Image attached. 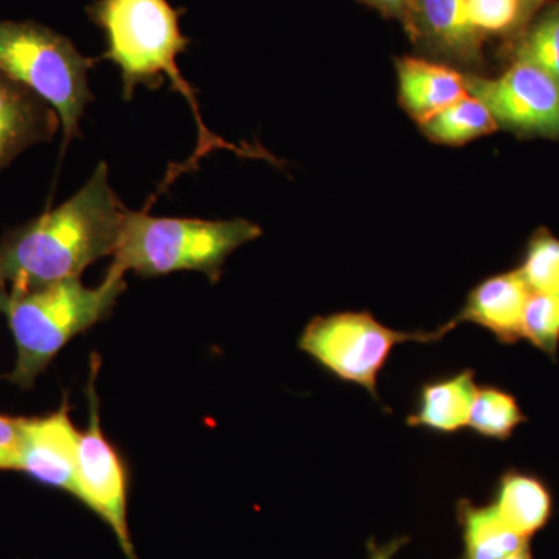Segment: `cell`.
<instances>
[{
    "instance_id": "cell-25",
    "label": "cell",
    "mask_w": 559,
    "mask_h": 559,
    "mask_svg": "<svg viewBox=\"0 0 559 559\" xmlns=\"http://www.w3.org/2000/svg\"><path fill=\"white\" fill-rule=\"evenodd\" d=\"M407 538H396L390 540L385 546H377V544H370L369 559H392L393 555L396 554L407 543Z\"/></svg>"
},
{
    "instance_id": "cell-11",
    "label": "cell",
    "mask_w": 559,
    "mask_h": 559,
    "mask_svg": "<svg viewBox=\"0 0 559 559\" xmlns=\"http://www.w3.org/2000/svg\"><path fill=\"white\" fill-rule=\"evenodd\" d=\"M530 294L520 271L492 275L469 290L457 314L440 326V337L460 323H473L489 331L502 344H516L524 337L522 320Z\"/></svg>"
},
{
    "instance_id": "cell-21",
    "label": "cell",
    "mask_w": 559,
    "mask_h": 559,
    "mask_svg": "<svg viewBox=\"0 0 559 559\" xmlns=\"http://www.w3.org/2000/svg\"><path fill=\"white\" fill-rule=\"evenodd\" d=\"M522 334L536 348L555 358L559 347V296L530 294Z\"/></svg>"
},
{
    "instance_id": "cell-6",
    "label": "cell",
    "mask_w": 559,
    "mask_h": 559,
    "mask_svg": "<svg viewBox=\"0 0 559 559\" xmlns=\"http://www.w3.org/2000/svg\"><path fill=\"white\" fill-rule=\"evenodd\" d=\"M439 331L389 329L367 311L334 312L319 316L305 326L299 340L301 352L341 381L364 388L378 396V377L390 353L404 342H436Z\"/></svg>"
},
{
    "instance_id": "cell-26",
    "label": "cell",
    "mask_w": 559,
    "mask_h": 559,
    "mask_svg": "<svg viewBox=\"0 0 559 559\" xmlns=\"http://www.w3.org/2000/svg\"><path fill=\"white\" fill-rule=\"evenodd\" d=\"M546 2L547 0H521L520 25H518V31H524L530 24V21L533 20V16L543 9Z\"/></svg>"
},
{
    "instance_id": "cell-27",
    "label": "cell",
    "mask_w": 559,
    "mask_h": 559,
    "mask_svg": "<svg viewBox=\"0 0 559 559\" xmlns=\"http://www.w3.org/2000/svg\"><path fill=\"white\" fill-rule=\"evenodd\" d=\"M506 559H533V558H532V555H530V550L527 547V549L518 551V554L511 555V557L506 558Z\"/></svg>"
},
{
    "instance_id": "cell-14",
    "label": "cell",
    "mask_w": 559,
    "mask_h": 559,
    "mask_svg": "<svg viewBox=\"0 0 559 559\" xmlns=\"http://www.w3.org/2000/svg\"><path fill=\"white\" fill-rule=\"evenodd\" d=\"M474 377L473 370H463L443 380L423 384L417 409L407 417V425L439 433H454L468 428L471 409L479 389Z\"/></svg>"
},
{
    "instance_id": "cell-16",
    "label": "cell",
    "mask_w": 559,
    "mask_h": 559,
    "mask_svg": "<svg viewBox=\"0 0 559 559\" xmlns=\"http://www.w3.org/2000/svg\"><path fill=\"white\" fill-rule=\"evenodd\" d=\"M459 524L463 535L462 559H506L527 549L528 539L513 532L492 509L460 500Z\"/></svg>"
},
{
    "instance_id": "cell-8",
    "label": "cell",
    "mask_w": 559,
    "mask_h": 559,
    "mask_svg": "<svg viewBox=\"0 0 559 559\" xmlns=\"http://www.w3.org/2000/svg\"><path fill=\"white\" fill-rule=\"evenodd\" d=\"M100 362L92 360L87 399H90V428L80 432L76 499L86 503L112 528L127 559H138L131 543L127 520V471L119 452L109 443L102 429L100 400L95 392Z\"/></svg>"
},
{
    "instance_id": "cell-19",
    "label": "cell",
    "mask_w": 559,
    "mask_h": 559,
    "mask_svg": "<svg viewBox=\"0 0 559 559\" xmlns=\"http://www.w3.org/2000/svg\"><path fill=\"white\" fill-rule=\"evenodd\" d=\"M514 57L543 69L559 83V2L524 28Z\"/></svg>"
},
{
    "instance_id": "cell-17",
    "label": "cell",
    "mask_w": 559,
    "mask_h": 559,
    "mask_svg": "<svg viewBox=\"0 0 559 559\" xmlns=\"http://www.w3.org/2000/svg\"><path fill=\"white\" fill-rule=\"evenodd\" d=\"M419 128L423 135L437 145L463 146L498 131L499 124L487 106L468 94Z\"/></svg>"
},
{
    "instance_id": "cell-20",
    "label": "cell",
    "mask_w": 559,
    "mask_h": 559,
    "mask_svg": "<svg viewBox=\"0 0 559 559\" xmlns=\"http://www.w3.org/2000/svg\"><path fill=\"white\" fill-rule=\"evenodd\" d=\"M530 293L559 296V240L547 229L530 238L520 270Z\"/></svg>"
},
{
    "instance_id": "cell-1",
    "label": "cell",
    "mask_w": 559,
    "mask_h": 559,
    "mask_svg": "<svg viewBox=\"0 0 559 559\" xmlns=\"http://www.w3.org/2000/svg\"><path fill=\"white\" fill-rule=\"evenodd\" d=\"M127 207L109 183L106 162L60 207L10 230L0 241V289L25 290L80 277L114 257Z\"/></svg>"
},
{
    "instance_id": "cell-3",
    "label": "cell",
    "mask_w": 559,
    "mask_h": 559,
    "mask_svg": "<svg viewBox=\"0 0 559 559\" xmlns=\"http://www.w3.org/2000/svg\"><path fill=\"white\" fill-rule=\"evenodd\" d=\"M124 289V272L114 266L97 288L75 277L33 289H0V312L17 352L10 382L31 389L73 337L109 318Z\"/></svg>"
},
{
    "instance_id": "cell-10",
    "label": "cell",
    "mask_w": 559,
    "mask_h": 559,
    "mask_svg": "<svg viewBox=\"0 0 559 559\" xmlns=\"http://www.w3.org/2000/svg\"><path fill=\"white\" fill-rule=\"evenodd\" d=\"M407 32L441 60L474 68L484 38L471 20L468 0H412Z\"/></svg>"
},
{
    "instance_id": "cell-22",
    "label": "cell",
    "mask_w": 559,
    "mask_h": 559,
    "mask_svg": "<svg viewBox=\"0 0 559 559\" xmlns=\"http://www.w3.org/2000/svg\"><path fill=\"white\" fill-rule=\"evenodd\" d=\"M468 7L481 38L518 31L521 0H468Z\"/></svg>"
},
{
    "instance_id": "cell-9",
    "label": "cell",
    "mask_w": 559,
    "mask_h": 559,
    "mask_svg": "<svg viewBox=\"0 0 559 559\" xmlns=\"http://www.w3.org/2000/svg\"><path fill=\"white\" fill-rule=\"evenodd\" d=\"M79 443L80 432L69 417L66 403L46 417L24 418L20 471L76 498Z\"/></svg>"
},
{
    "instance_id": "cell-15",
    "label": "cell",
    "mask_w": 559,
    "mask_h": 559,
    "mask_svg": "<svg viewBox=\"0 0 559 559\" xmlns=\"http://www.w3.org/2000/svg\"><path fill=\"white\" fill-rule=\"evenodd\" d=\"M491 506L500 520L525 539L546 527L554 509L549 488L538 477L520 471L500 477Z\"/></svg>"
},
{
    "instance_id": "cell-4",
    "label": "cell",
    "mask_w": 559,
    "mask_h": 559,
    "mask_svg": "<svg viewBox=\"0 0 559 559\" xmlns=\"http://www.w3.org/2000/svg\"><path fill=\"white\" fill-rule=\"evenodd\" d=\"M261 234L260 226L242 218H156L128 209L112 266L146 278L194 271L216 283L230 253Z\"/></svg>"
},
{
    "instance_id": "cell-2",
    "label": "cell",
    "mask_w": 559,
    "mask_h": 559,
    "mask_svg": "<svg viewBox=\"0 0 559 559\" xmlns=\"http://www.w3.org/2000/svg\"><path fill=\"white\" fill-rule=\"evenodd\" d=\"M86 11L90 20L105 35L103 58L120 69L124 100L130 102L139 86L160 90L165 79H168L171 90L182 95L193 112L198 124L197 151L182 165H175L167 173L159 193L170 187L178 176L198 170L202 157L215 150H229L241 157L278 164L270 151L259 145H234L205 127L197 92L183 79L176 61L178 55L189 50L191 43L180 31L182 9H175L168 0H95Z\"/></svg>"
},
{
    "instance_id": "cell-24",
    "label": "cell",
    "mask_w": 559,
    "mask_h": 559,
    "mask_svg": "<svg viewBox=\"0 0 559 559\" xmlns=\"http://www.w3.org/2000/svg\"><path fill=\"white\" fill-rule=\"evenodd\" d=\"M360 2L380 11L382 16L395 17L404 25L409 22L412 0H360Z\"/></svg>"
},
{
    "instance_id": "cell-12",
    "label": "cell",
    "mask_w": 559,
    "mask_h": 559,
    "mask_svg": "<svg viewBox=\"0 0 559 559\" xmlns=\"http://www.w3.org/2000/svg\"><path fill=\"white\" fill-rule=\"evenodd\" d=\"M60 124L49 103L0 69V171L25 150L53 139Z\"/></svg>"
},
{
    "instance_id": "cell-5",
    "label": "cell",
    "mask_w": 559,
    "mask_h": 559,
    "mask_svg": "<svg viewBox=\"0 0 559 559\" xmlns=\"http://www.w3.org/2000/svg\"><path fill=\"white\" fill-rule=\"evenodd\" d=\"M95 64L68 36L39 22L0 21V69L57 110L64 148L79 138L80 119L94 100L87 79Z\"/></svg>"
},
{
    "instance_id": "cell-23",
    "label": "cell",
    "mask_w": 559,
    "mask_h": 559,
    "mask_svg": "<svg viewBox=\"0 0 559 559\" xmlns=\"http://www.w3.org/2000/svg\"><path fill=\"white\" fill-rule=\"evenodd\" d=\"M24 418L0 415V469L20 471Z\"/></svg>"
},
{
    "instance_id": "cell-13",
    "label": "cell",
    "mask_w": 559,
    "mask_h": 559,
    "mask_svg": "<svg viewBox=\"0 0 559 559\" xmlns=\"http://www.w3.org/2000/svg\"><path fill=\"white\" fill-rule=\"evenodd\" d=\"M399 102L415 123H423L468 95L465 73L425 58L403 57L396 60Z\"/></svg>"
},
{
    "instance_id": "cell-18",
    "label": "cell",
    "mask_w": 559,
    "mask_h": 559,
    "mask_svg": "<svg viewBox=\"0 0 559 559\" xmlns=\"http://www.w3.org/2000/svg\"><path fill=\"white\" fill-rule=\"evenodd\" d=\"M525 421L513 395L498 388L477 389L468 428L485 439L507 440Z\"/></svg>"
},
{
    "instance_id": "cell-7",
    "label": "cell",
    "mask_w": 559,
    "mask_h": 559,
    "mask_svg": "<svg viewBox=\"0 0 559 559\" xmlns=\"http://www.w3.org/2000/svg\"><path fill=\"white\" fill-rule=\"evenodd\" d=\"M466 91L521 135L559 139V83L543 69L514 60L498 79L465 73Z\"/></svg>"
}]
</instances>
